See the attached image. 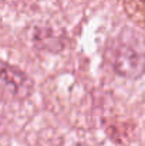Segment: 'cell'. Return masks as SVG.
Returning a JSON list of instances; mask_svg holds the SVG:
<instances>
[{"mask_svg": "<svg viewBox=\"0 0 145 146\" xmlns=\"http://www.w3.org/2000/svg\"><path fill=\"white\" fill-rule=\"evenodd\" d=\"M111 65L117 75L138 80L145 74V51L127 43H120L112 51Z\"/></svg>", "mask_w": 145, "mask_h": 146, "instance_id": "1", "label": "cell"}, {"mask_svg": "<svg viewBox=\"0 0 145 146\" xmlns=\"http://www.w3.org/2000/svg\"><path fill=\"white\" fill-rule=\"evenodd\" d=\"M0 82L19 99H26L31 95L34 82L20 68L0 61Z\"/></svg>", "mask_w": 145, "mask_h": 146, "instance_id": "2", "label": "cell"}, {"mask_svg": "<svg viewBox=\"0 0 145 146\" xmlns=\"http://www.w3.org/2000/svg\"><path fill=\"white\" fill-rule=\"evenodd\" d=\"M34 44L39 48L47 51H60L63 48L61 40L54 34L53 30L48 29H40L34 33Z\"/></svg>", "mask_w": 145, "mask_h": 146, "instance_id": "3", "label": "cell"}, {"mask_svg": "<svg viewBox=\"0 0 145 146\" xmlns=\"http://www.w3.org/2000/svg\"><path fill=\"white\" fill-rule=\"evenodd\" d=\"M77 146H88V145H84V143H80V145H77Z\"/></svg>", "mask_w": 145, "mask_h": 146, "instance_id": "4", "label": "cell"}]
</instances>
